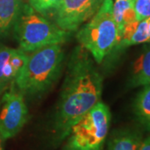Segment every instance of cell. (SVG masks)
I'll return each instance as SVG.
<instances>
[{"mask_svg":"<svg viewBox=\"0 0 150 150\" xmlns=\"http://www.w3.org/2000/svg\"><path fill=\"white\" fill-rule=\"evenodd\" d=\"M52 123L55 141H63L71 128L100 102L103 78L94 61L82 46L70 56Z\"/></svg>","mask_w":150,"mask_h":150,"instance_id":"cell-1","label":"cell"},{"mask_svg":"<svg viewBox=\"0 0 150 150\" xmlns=\"http://www.w3.org/2000/svg\"><path fill=\"white\" fill-rule=\"evenodd\" d=\"M64 59L61 44H51L31 52L16 78L17 89L29 96L48 90L59 78Z\"/></svg>","mask_w":150,"mask_h":150,"instance_id":"cell-2","label":"cell"},{"mask_svg":"<svg viewBox=\"0 0 150 150\" xmlns=\"http://www.w3.org/2000/svg\"><path fill=\"white\" fill-rule=\"evenodd\" d=\"M112 1L103 0L88 23L81 26L76 38L81 46L100 64L118 43V32L112 15Z\"/></svg>","mask_w":150,"mask_h":150,"instance_id":"cell-3","label":"cell"},{"mask_svg":"<svg viewBox=\"0 0 150 150\" xmlns=\"http://www.w3.org/2000/svg\"><path fill=\"white\" fill-rule=\"evenodd\" d=\"M13 28L19 48L26 53L51 44H62L70 34L27 4L22 6Z\"/></svg>","mask_w":150,"mask_h":150,"instance_id":"cell-4","label":"cell"},{"mask_svg":"<svg viewBox=\"0 0 150 150\" xmlns=\"http://www.w3.org/2000/svg\"><path fill=\"white\" fill-rule=\"evenodd\" d=\"M111 123V112L98 102L71 128L64 150H103Z\"/></svg>","mask_w":150,"mask_h":150,"instance_id":"cell-5","label":"cell"},{"mask_svg":"<svg viewBox=\"0 0 150 150\" xmlns=\"http://www.w3.org/2000/svg\"><path fill=\"white\" fill-rule=\"evenodd\" d=\"M0 137L4 141L18 134L28 118L24 95L12 85L0 99Z\"/></svg>","mask_w":150,"mask_h":150,"instance_id":"cell-6","label":"cell"},{"mask_svg":"<svg viewBox=\"0 0 150 150\" xmlns=\"http://www.w3.org/2000/svg\"><path fill=\"white\" fill-rule=\"evenodd\" d=\"M103 0H62L56 13V24L67 32L77 31L99 9Z\"/></svg>","mask_w":150,"mask_h":150,"instance_id":"cell-7","label":"cell"},{"mask_svg":"<svg viewBox=\"0 0 150 150\" xmlns=\"http://www.w3.org/2000/svg\"><path fill=\"white\" fill-rule=\"evenodd\" d=\"M28 54L20 48L0 47V99L12 85L24 66Z\"/></svg>","mask_w":150,"mask_h":150,"instance_id":"cell-8","label":"cell"},{"mask_svg":"<svg viewBox=\"0 0 150 150\" xmlns=\"http://www.w3.org/2000/svg\"><path fill=\"white\" fill-rule=\"evenodd\" d=\"M143 140V132L139 128L116 129L109 137L108 150H139Z\"/></svg>","mask_w":150,"mask_h":150,"instance_id":"cell-9","label":"cell"},{"mask_svg":"<svg viewBox=\"0 0 150 150\" xmlns=\"http://www.w3.org/2000/svg\"><path fill=\"white\" fill-rule=\"evenodd\" d=\"M22 6V0H0V38L13 28Z\"/></svg>","mask_w":150,"mask_h":150,"instance_id":"cell-10","label":"cell"},{"mask_svg":"<svg viewBox=\"0 0 150 150\" xmlns=\"http://www.w3.org/2000/svg\"><path fill=\"white\" fill-rule=\"evenodd\" d=\"M130 84L131 87L150 84V44L134 62Z\"/></svg>","mask_w":150,"mask_h":150,"instance_id":"cell-11","label":"cell"},{"mask_svg":"<svg viewBox=\"0 0 150 150\" xmlns=\"http://www.w3.org/2000/svg\"><path fill=\"white\" fill-rule=\"evenodd\" d=\"M134 112L143 129L150 132V84L138 93L134 103Z\"/></svg>","mask_w":150,"mask_h":150,"instance_id":"cell-12","label":"cell"},{"mask_svg":"<svg viewBox=\"0 0 150 150\" xmlns=\"http://www.w3.org/2000/svg\"><path fill=\"white\" fill-rule=\"evenodd\" d=\"M29 4L34 10L40 14L46 15L56 13L62 0H28Z\"/></svg>","mask_w":150,"mask_h":150,"instance_id":"cell-13","label":"cell"},{"mask_svg":"<svg viewBox=\"0 0 150 150\" xmlns=\"http://www.w3.org/2000/svg\"><path fill=\"white\" fill-rule=\"evenodd\" d=\"M147 42L150 43V33L147 27L146 19H144L139 22L137 28L127 44V47L131 45L139 44V43H147Z\"/></svg>","mask_w":150,"mask_h":150,"instance_id":"cell-14","label":"cell"},{"mask_svg":"<svg viewBox=\"0 0 150 150\" xmlns=\"http://www.w3.org/2000/svg\"><path fill=\"white\" fill-rule=\"evenodd\" d=\"M134 8L138 21L150 18V0H134Z\"/></svg>","mask_w":150,"mask_h":150,"instance_id":"cell-15","label":"cell"},{"mask_svg":"<svg viewBox=\"0 0 150 150\" xmlns=\"http://www.w3.org/2000/svg\"><path fill=\"white\" fill-rule=\"evenodd\" d=\"M122 19H123V26L125 24H127V23H129L138 21L137 20V16H136V13H135V10H134V6L127 8L126 10L123 12Z\"/></svg>","mask_w":150,"mask_h":150,"instance_id":"cell-16","label":"cell"},{"mask_svg":"<svg viewBox=\"0 0 150 150\" xmlns=\"http://www.w3.org/2000/svg\"><path fill=\"white\" fill-rule=\"evenodd\" d=\"M139 150H150V135L143 140Z\"/></svg>","mask_w":150,"mask_h":150,"instance_id":"cell-17","label":"cell"},{"mask_svg":"<svg viewBox=\"0 0 150 150\" xmlns=\"http://www.w3.org/2000/svg\"><path fill=\"white\" fill-rule=\"evenodd\" d=\"M146 22H147V27H148V29L150 33V18H146Z\"/></svg>","mask_w":150,"mask_h":150,"instance_id":"cell-18","label":"cell"},{"mask_svg":"<svg viewBox=\"0 0 150 150\" xmlns=\"http://www.w3.org/2000/svg\"><path fill=\"white\" fill-rule=\"evenodd\" d=\"M3 142H4V140L0 137V150H3Z\"/></svg>","mask_w":150,"mask_h":150,"instance_id":"cell-19","label":"cell"}]
</instances>
